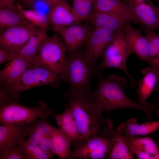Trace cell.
Masks as SVG:
<instances>
[{
  "instance_id": "obj_12",
  "label": "cell",
  "mask_w": 159,
  "mask_h": 159,
  "mask_svg": "<svg viewBox=\"0 0 159 159\" xmlns=\"http://www.w3.org/2000/svg\"><path fill=\"white\" fill-rule=\"evenodd\" d=\"M47 16L50 24L59 33L65 28L79 22L67 0H62L50 7Z\"/></svg>"
},
{
  "instance_id": "obj_10",
  "label": "cell",
  "mask_w": 159,
  "mask_h": 159,
  "mask_svg": "<svg viewBox=\"0 0 159 159\" xmlns=\"http://www.w3.org/2000/svg\"><path fill=\"white\" fill-rule=\"evenodd\" d=\"M139 23L152 32L159 29V7L150 0H121Z\"/></svg>"
},
{
  "instance_id": "obj_26",
  "label": "cell",
  "mask_w": 159,
  "mask_h": 159,
  "mask_svg": "<svg viewBox=\"0 0 159 159\" xmlns=\"http://www.w3.org/2000/svg\"><path fill=\"white\" fill-rule=\"evenodd\" d=\"M17 11L16 7L15 9L0 7L1 29L3 30L18 25H32L25 20Z\"/></svg>"
},
{
  "instance_id": "obj_39",
  "label": "cell",
  "mask_w": 159,
  "mask_h": 159,
  "mask_svg": "<svg viewBox=\"0 0 159 159\" xmlns=\"http://www.w3.org/2000/svg\"><path fill=\"white\" fill-rule=\"evenodd\" d=\"M157 143L159 145V138L157 140Z\"/></svg>"
},
{
  "instance_id": "obj_16",
  "label": "cell",
  "mask_w": 159,
  "mask_h": 159,
  "mask_svg": "<svg viewBox=\"0 0 159 159\" xmlns=\"http://www.w3.org/2000/svg\"><path fill=\"white\" fill-rule=\"evenodd\" d=\"M142 78L137 82L138 87L136 91L139 102L142 105L148 106L151 104L147 102V100L155 88L156 84L159 83V69L146 67L141 71Z\"/></svg>"
},
{
  "instance_id": "obj_36",
  "label": "cell",
  "mask_w": 159,
  "mask_h": 159,
  "mask_svg": "<svg viewBox=\"0 0 159 159\" xmlns=\"http://www.w3.org/2000/svg\"><path fill=\"white\" fill-rule=\"evenodd\" d=\"M23 2L30 6H32L34 4L36 0H18Z\"/></svg>"
},
{
  "instance_id": "obj_28",
  "label": "cell",
  "mask_w": 159,
  "mask_h": 159,
  "mask_svg": "<svg viewBox=\"0 0 159 159\" xmlns=\"http://www.w3.org/2000/svg\"><path fill=\"white\" fill-rule=\"evenodd\" d=\"M71 0L72 9L78 22L90 20L94 10V0Z\"/></svg>"
},
{
  "instance_id": "obj_22",
  "label": "cell",
  "mask_w": 159,
  "mask_h": 159,
  "mask_svg": "<svg viewBox=\"0 0 159 159\" xmlns=\"http://www.w3.org/2000/svg\"><path fill=\"white\" fill-rule=\"evenodd\" d=\"M94 9L118 14L130 21H139L121 0H94Z\"/></svg>"
},
{
  "instance_id": "obj_23",
  "label": "cell",
  "mask_w": 159,
  "mask_h": 159,
  "mask_svg": "<svg viewBox=\"0 0 159 159\" xmlns=\"http://www.w3.org/2000/svg\"><path fill=\"white\" fill-rule=\"evenodd\" d=\"M47 37L46 30L43 29L38 34L31 37L25 45L14 53L32 63L40 45Z\"/></svg>"
},
{
  "instance_id": "obj_33",
  "label": "cell",
  "mask_w": 159,
  "mask_h": 159,
  "mask_svg": "<svg viewBox=\"0 0 159 159\" xmlns=\"http://www.w3.org/2000/svg\"><path fill=\"white\" fill-rule=\"evenodd\" d=\"M11 53L8 50L0 48V64H1L7 61L10 57Z\"/></svg>"
},
{
  "instance_id": "obj_34",
  "label": "cell",
  "mask_w": 159,
  "mask_h": 159,
  "mask_svg": "<svg viewBox=\"0 0 159 159\" xmlns=\"http://www.w3.org/2000/svg\"><path fill=\"white\" fill-rule=\"evenodd\" d=\"M1 7L16 8L13 5V0H0V7Z\"/></svg>"
},
{
  "instance_id": "obj_32",
  "label": "cell",
  "mask_w": 159,
  "mask_h": 159,
  "mask_svg": "<svg viewBox=\"0 0 159 159\" xmlns=\"http://www.w3.org/2000/svg\"><path fill=\"white\" fill-rule=\"evenodd\" d=\"M36 127L29 135L27 141L34 144L39 145L44 137Z\"/></svg>"
},
{
  "instance_id": "obj_21",
  "label": "cell",
  "mask_w": 159,
  "mask_h": 159,
  "mask_svg": "<svg viewBox=\"0 0 159 159\" xmlns=\"http://www.w3.org/2000/svg\"><path fill=\"white\" fill-rule=\"evenodd\" d=\"M121 123L123 130V137L127 138L148 135L159 128V120L138 124L137 119L131 118Z\"/></svg>"
},
{
  "instance_id": "obj_20",
  "label": "cell",
  "mask_w": 159,
  "mask_h": 159,
  "mask_svg": "<svg viewBox=\"0 0 159 159\" xmlns=\"http://www.w3.org/2000/svg\"><path fill=\"white\" fill-rule=\"evenodd\" d=\"M94 27L105 28L114 30L124 29L130 21L120 15L113 13L94 10L90 19Z\"/></svg>"
},
{
  "instance_id": "obj_3",
  "label": "cell",
  "mask_w": 159,
  "mask_h": 159,
  "mask_svg": "<svg viewBox=\"0 0 159 159\" xmlns=\"http://www.w3.org/2000/svg\"><path fill=\"white\" fill-rule=\"evenodd\" d=\"M96 76H98L97 68L94 67L87 60L83 52L77 51L69 54L67 57L60 78L69 84V89L87 92L92 90L91 82Z\"/></svg>"
},
{
  "instance_id": "obj_7",
  "label": "cell",
  "mask_w": 159,
  "mask_h": 159,
  "mask_svg": "<svg viewBox=\"0 0 159 159\" xmlns=\"http://www.w3.org/2000/svg\"><path fill=\"white\" fill-rule=\"evenodd\" d=\"M66 51L64 44L58 37H47L40 45L32 64L50 69L60 78L65 64Z\"/></svg>"
},
{
  "instance_id": "obj_15",
  "label": "cell",
  "mask_w": 159,
  "mask_h": 159,
  "mask_svg": "<svg viewBox=\"0 0 159 159\" xmlns=\"http://www.w3.org/2000/svg\"><path fill=\"white\" fill-rule=\"evenodd\" d=\"M126 42L133 52H134L139 59L146 62L150 65L148 41L146 38L142 35L140 29H134L127 23L124 28Z\"/></svg>"
},
{
  "instance_id": "obj_35",
  "label": "cell",
  "mask_w": 159,
  "mask_h": 159,
  "mask_svg": "<svg viewBox=\"0 0 159 159\" xmlns=\"http://www.w3.org/2000/svg\"><path fill=\"white\" fill-rule=\"evenodd\" d=\"M50 7L55 3L62 0H41Z\"/></svg>"
},
{
  "instance_id": "obj_9",
  "label": "cell",
  "mask_w": 159,
  "mask_h": 159,
  "mask_svg": "<svg viewBox=\"0 0 159 159\" xmlns=\"http://www.w3.org/2000/svg\"><path fill=\"white\" fill-rule=\"evenodd\" d=\"M43 29L32 25L14 26L1 31L0 47L11 54L16 53L25 45L32 36L39 33Z\"/></svg>"
},
{
  "instance_id": "obj_18",
  "label": "cell",
  "mask_w": 159,
  "mask_h": 159,
  "mask_svg": "<svg viewBox=\"0 0 159 159\" xmlns=\"http://www.w3.org/2000/svg\"><path fill=\"white\" fill-rule=\"evenodd\" d=\"M123 130L121 123L112 135L107 158L109 159H133L135 155L123 136Z\"/></svg>"
},
{
  "instance_id": "obj_8",
  "label": "cell",
  "mask_w": 159,
  "mask_h": 159,
  "mask_svg": "<svg viewBox=\"0 0 159 159\" xmlns=\"http://www.w3.org/2000/svg\"><path fill=\"white\" fill-rule=\"evenodd\" d=\"M117 31L95 27L90 29L85 42L83 53L94 67H97V63L99 57L113 39Z\"/></svg>"
},
{
  "instance_id": "obj_17",
  "label": "cell",
  "mask_w": 159,
  "mask_h": 159,
  "mask_svg": "<svg viewBox=\"0 0 159 159\" xmlns=\"http://www.w3.org/2000/svg\"><path fill=\"white\" fill-rule=\"evenodd\" d=\"M90 30L89 27L75 24L65 28L59 33L63 38L69 54L77 51L85 43Z\"/></svg>"
},
{
  "instance_id": "obj_30",
  "label": "cell",
  "mask_w": 159,
  "mask_h": 159,
  "mask_svg": "<svg viewBox=\"0 0 159 159\" xmlns=\"http://www.w3.org/2000/svg\"><path fill=\"white\" fill-rule=\"evenodd\" d=\"M0 159H25L18 143L5 150L0 155Z\"/></svg>"
},
{
  "instance_id": "obj_11",
  "label": "cell",
  "mask_w": 159,
  "mask_h": 159,
  "mask_svg": "<svg viewBox=\"0 0 159 159\" xmlns=\"http://www.w3.org/2000/svg\"><path fill=\"white\" fill-rule=\"evenodd\" d=\"M112 135L90 139L74 150H70L67 158L102 159L107 156Z\"/></svg>"
},
{
  "instance_id": "obj_2",
  "label": "cell",
  "mask_w": 159,
  "mask_h": 159,
  "mask_svg": "<svg viewBox=\"0 0 159 159\" xmlns=\"http://www.w3.org/2000/svg\"><path fill=\"white\" fill-rule=\"evenodd\" d=\"M98 77L94 93L96 102L101 110L110 111L122 108L135 109L145 113L148 120L151 119L152 111L158 106L153 104L145 106L128 97L124 92L126 86L125 77L113 74L107 78L102 74Z\"/></svg>"
},
{
  "instance_id": "obj_29",
  "label": "cell",
  "mask_w": 159,
  "mask_h": 159,
  "mask_svg": "<svg viewBox=\"0 0 159 159\" xmlns=\"http://www.w3.org/2000/svg\"><path fill=\"white\" fill-rule=\"evenodd\" d=\"M18 143L22 150L25 159H50L53 156L45 153L38 145L32 144L24 139L19 140Z\"/></svg>"
},
{
  "instance_id": "obj_38",
  "label": "cell",
  "mask_w": 159,
  "mask_h": 159,
  "mask_svg": "<svg viewBox=\"0 0 159 159\" xmlns=\"http://www.w3.org/2000/svg\"><path fill=\"white\" fill-rule=\"evenodd\" d=\"M157 90L159 96L156 99L159 98V87L157 89Z\"/></svg>"
},
{
  "instance_id": "obj_40",
  "label": "cell",
  "mask_w": 159,
  "mask_h": 159,
  "mask_svg": "<svg viewBox=\"0 0 159 159\" xmlns=\"http://www.w3.org/2000/svg\"><path fill=\"white\" fill-rule=\"evenodd\" d=\"M158 2V3L159 5V0H156Z\"/></svg>"
},
{
  "instance_id": "obj_24",
  "label": "cell",
  "mask_w": 159,
  "mask_h": 159,
  "mask_svg": "<svg viewBox=\"0 0 159 159\" xmlns=\"http://www.w3.org/2000/svg\"><path fill=\"white\" fill-rule=\"evenodd\" d=\"M52 152L61 159L67 158L71 142L60 129L53 126L51 135Z\"/></svg>"
},
{
  "instance_id": "obj_25",
  "label": "cell",
  "mask_w": 159,
  "mask_h": 159,
  "mask_svg": "<svg viewBox=\"0 0 159 159\" xmlns=\"http://www.w3.org/2000/svg\"><path fill=\"white\" fill-rule=\"evenodd\" d=\"M124 138L135 155L139 153L159 155V148L150 137Z\"/></svg>"
},
{
  "instance_id": "obj_5",
  "label": "cell",
  "mask_w": 159,
  "mask_h": 159,
  "mask_svg": "<svg viewBox=\"0 0 159 159\" xmlns=\"http://www.w3.org/2000/svg\"><path fill=\"white\" fill-rule=\"evenodd\" d=\"M62 81L57 74L50 69L32 64L19 79L5 92L16 102L20 93L24 91L43 85L57 87Z\"/></svg>"
},
{
  "instance_id": "obj_31",
  "label": "cell",
  "mask_w": 159,
  "mask_h": 159,
  "mask_svg": "<svg viewBox=\"0 0 159 159\" xmlns=\"http://www.w3.org/2000/svg\"><path fill=\"white\" fill-rule=\"evenodd\" d=\"M45 153L53 156L52 150L51 138L49 137L44 138L38 145Z\"/></svg>"
},
{
  "instance_id": "obj_14",
  "label": "cell",
  "mask_w": 159,
  "mask_h": 159,
  "mask_svg": "<svg viewBox=\"0 0 159 159\" xmlns=\"http://www.w3.org/2000/svg\"><path fill=\"white\" fill-rule=\"evenodd\" d=\"M39 120L23 125L0 126V155L6 149L29 136L35 128Z\"/></svg>"
},
{
  "instance_id": "obj_13",
  "label": "cell",
  "mask_w": 159,
  "mask_h": 159,
  "mask_svg": "<svg viewBox=\"0 0 159 159\" xmlns=\"http://www.w3.org/2000/svg\"><path fill=\"white\" fill-rule=\"evenodd\" d=\"M0 72V90L6 91L17 80L32 62L14 54H11Z\"/></svg>"
},
{
  "instance_id": "obj_37",
  "label": "cell",
  "mask_w": 159,
  "mask_h": 159,
  "mask_svg": "<svg viewBox=\"0 0 159 159\" xmlns=\"http://www.w3.org/2000/svg\"><path fill=\"white\" fill-rule=\"evenodd\" d=\"M155 101L159 102V98L155 99ZM155 112L159 118V107H158L155 110Z\"/></svg>"
},
{
  "instance_id": "obj_6",
  "label": "cell",
  "mask_w": 159,
  "mask_h": 159,
  "mask_svg": "<svg viewBox=\"0 0 159 159\" xmlns=\"http://www.w3.org/2000/svg\"><path fill=\"white\" fill-rule=\"evenodd\" d=\"M54 113L42 101L34 107H26L13 102L0 106V122L3 125H21L30 122L37 118L46 119Z\"/></svg>"
},
{
  "instance_id": "obj_27",
  "label": "cell",
  "mask_w": 159,
  "mask_h": 159,
  "mask_svg": "<svg viewBox=\"0 0 159 159\" xmlns=\"http://www.w3.org/2000/svg\"><path fill=\"white\" fill-rule=\"evenodd\" d=\"M16 9L22 17L30 24L43 29H48L50 23L47 15L44 13L35 9H24L19 6Z\"/></svg>"
},
{
  "instance_id": "obj_1",
  "label": "cell",
  "mask_w": 159,
  "mask_h": 159,
  "mask_svg": "<svg viewBox=\"0 0 159 159\" xmlns=\"http://www.w3.org/2000/svg\"><path fill=\"white\" fill-rule=\"evenodd\" d=\"M64 96L69 102L79 130V139L75 148L90 139L112 135L114 130L112 122L103 117V111L96 102L94 92L69 89Z\"/></svg>"
},
{
  "instance_id": "obj_4",
  "label": "cell",
  "mask_w": 159,
  "mask_h": 159,
  "mask_svg": "<svg viewBox=\"0 0 159 159\" xmlns=\"http://www.w3.org/2000/svg\"><path fill=\"white\" fill-rule=\"evenodd\" d=\"M133 53L126 42L124 29L117 30L113 39L106 47L101 55V62L97 66L98 76L102 74L103 71L107 68L120 69L127 76L136 91L138 89L136 83L127 67L128 57Z\"/></svg>"
},
{
  "instance_id": "obj_19",
  "label": "cell",
  "mask_w": 159,
  "mask_h": 159,
  "mask_svg": "<svg viewBox=\"0 0 159 159\" xmlns=\"http://www.w3.org/2000/svg\"><path fill=\"white\" fill-rule=\"evenodd\" d=\"M59 129L70 140L74 148L79 139V133L76 120L69 107L62 113L53 115Z\"/></svg>"
}]
</instances>
